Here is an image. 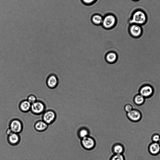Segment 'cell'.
Returning a JSON list of instances; mask_svg holds the SVG:
<instances>
[{
	"label": "cell",
	"mask_w": 160,
	"mask_h": 160,
	"mask_svg": "<svg viewBox=\"0 0 160 160\" xmlns=\"http://www.w3.org/2000/svg\"><path fill=\"white\" fill-rule=\"evenodd\" d=\"M147 16L146 13L140 10L136 11L132 14L130 20L131 24L142 26L147 22Z\"/></svg>",
	"instance_id": "obj_1"
},
{
	"label": "cell",
	"mask_w": 160,
	"mask_h": 160,
	"mask_svg": "<svg viewBox=\"0 0 160 160\" xmlns=\"http://www.w3.org/2000/svg\"><path fill=\"white\" fill-rule=\"evenodd\" d=\"M117 23L116 16L113 14L108 13L103 17L101 26L104 29L110 30L114 28Z\"/></svg>",
	"instance_id": "obj_2"
},
{
	"label": "cell",
	"mask_w": 160,
	"mask_h": 160,
	"mask_svg": "<svg viewBox=\"0 0 160 160\" xmlns=\"http://www.w3.org/2000/svg\"><path fill=\"white\" fill-rule=\"evenodd\" d=\"M46 110V106L42 102L37 101L31 104L30 110L33 114L39 115L43 113Z\"/></svg>",
	"instance_id": "obj_3"
},
{
	"label": "cell",
	"mask_w": 160,
	"mask_h": 160,
	"mask_svg": "<svg viewBox=\"0 0 160 160\" xmlns=\"http://www.w3.org/2000/svg\"><path fill=\"white\" fill-rule=\"evenodd\" d=\"M129 32L131 37L137 39L142 36L143 29L141 26L136 24H131L129 29Z\"/></svg>",
	"instance_id": "obj_4"
},
{
	"label": "cell",
	"mask_w": 160,
	"mask_h": 160,
	"mask_svg": "<svg viewBox=\"0 0 160 160\" xmlns=\"http://www.w3.org/2000/svg\"><path fill=\"white\" fill-rule=\"evenodd\" d=\"M154 93V90L151 85L145 84L143 85L139 90V94L145 99L151 97Z\"/></svg>",
	"instance_id": "obj_5"
},
{
	"label": "cell",
	"mask_w": 160,
	"mask_h": 160,
	"mask_svg": "<svg viewBox=\"0 0 160 160\" xmlns=\"http://www.w3.org/2000/svg\"><path fill=\"white\" fill-rule=\"evenodd\" d=\"M9 128L13 133L19 134L23 129V124L20 120L15 119L11 121Z\"/></svg>",
	"instance_id": "obj_6"
},
{
	"label": "cell",
	"mask_w": 160,
	"mask_h": 160,
	"mask_svg": "<svg viewBox=\"0 0 160 160\" xmlns=\"http://www.w3.org/2000/svg\"><path fill=\"white\" fill-rule=\"evenodd\" d=\"M56 115L53 111L49 110L45 112L42 116V119L47 124H50L56 120Z\"/></svg>",
	"instance_id": "obj_7"
},
{
	"label": "cell",
	"mask_w": 160,
	"mask_h": 160,
	"mask_svg": "<svg viewBox=\"0 0 160 160\" xmlns=\"http://www.w3.org/2000/svg\"><path fill=\"white\" fill-rule=\"evenodd\" d=\"M46 83L47 87L49 88L54 89L57 87L59 84V80L56 74H52L47 78Z\"/></svg>",
	"instance_id": "obj_8"
},
{
	"label": "cell",
	"mask_w": 160,
	"mask_h": 160,
	"mask_svg": "<svg viewBox=\"0 0 160 160\" xmlns=\"http://www.w3.org/2000/svg\"><path fill=\"white\" fill-rule=\"evenodd\" d=\"M128 118L133 122L140 121L142 118V114L139 111L133 109L131 111L127 113Z\"/></svg>",
	"instance_id": "obj_9"
},
{
	"label": "cell",
	"mask_w": 160,
	"mask_h": 160,
	"mask_svg": "<svg viewBox=\"0 0 160 160\" xmlns=\"http://www.w3.org/2000/svg\"><path fill=\"white\" fill-rule=\"evenodd\" d=\"M81 144L84 148L90 150L94 147L95 142L93 138L88 136L82 138Z\"/></svg>",
	"instance_id": "obj_10"
},
{
	"label": "cell",
	"mask_w": 160,
	"mask_h": 160,
	"mask_svg": "<svg viewBox=\"0 0 160 160\" xmlns=\"http://www.w3.org/2000/svg\"><path fill=\"white\" fill-rule=\"evenodd\" d=\"M118 55L114 51H110L106 54L105 59L108 63L113 64L117 61L118 60Z\"/></svg>",
	"instance_id": "obj_11"
},
{
	"label": "cell",
	"mask_w": 160,
	"mask_h": 160,
	"mask_svg": "<svg viewBox=\"0 0 160 160\" xmlns=\"http://www.w3.org/2000/svg\"><path fill=\"white\" fill-rule=\"evenodd\" d=\"M8 141L9 144L12 145H16L20 141V137L19 134L13 133L8 136Z\"/></svg>",
	"instance_id": "obj_12"
},
{
	"label": "cell",
	"mask_w": 160,
	"mask_h": 160,
	"mask_svg": "<svg viewBox=\"0 0 160 160\" xmlns=\"http://www.w3.org/2000/svg\"><path fill=\"white\" fill-rule=\"evenodd\" d=\"M148 151L153 155L158 154L160 152V145L158 143L153 142L148 147Z\"/></svg>",
	"instance_id": "obj_13"
},
{
	"label": "cell",
	"mask_w": 160,
	"mask_h": 160,
	"mask_svg": "<svg viewBox=\"0 0 160 160\" xmlns=\"http://www.w3.org/2000/svg\"><path fill=\"white\" fill-rule=\"evenodd\" d=\"M48 124L43 121H40L36 123L34 125L35 129L39 132H44L48 128Z\"/></svg>",
	"instance_id": "obj_14"
},
{
	"label": "cell",
	"mask_w": 160,
	"mask_h": 160,
	"mask_svg": "<svg viewBox=\"0 0 160 160\" xmlns=\"http://www.w3.org/2000/svg\"><path fill=\"white\" fill-rule=\"evenodd\" d=\"M103 17L98 14L93 15L91 16V20L92 23L94 25L99 26H101Z\"/></svg>",
	"instance_id": "obj_15"
},
{
	"label": "cell",
	"mask_w": 160,
	"mask_h": 160,
	"mask_svg": "<svg viewBox=\"0 0 160 160\" xmlns=\"http://www.w3.org/2000/svg\"><path fill=\"white\" fill-rule=\"evenodd\" d=\"M31 104L27 100L21 101L19 105V109L23 112H28L31 109Z\"/></svg>",
	"instance_id": "obj_16"
},
{
	"label": "cell",
	"mask_w": 160,
	"mask_h": 160,
	"mask_svg": "<svg viewBox=\"0 0 160 160\" xmlns=\"http://www.w3.org/2000/svg\"><path fill=\"white\" fill-rule=\"evenodd\" d=\"M145 98L140 94L136 95L133 98L134 104L137 105H141L145 102Z\"/></svg>",
	"instance_id": "obj_17"
},
{
	"label": "cell",
	"mask_w": 160,
	"mask_h": 160,
	"mask_svg": "<svg viewBox=\"0 0 160 160\" xmlns=\"http://www.w3.org/2000/svg\"><path fill=\"white\" fill-rule=\"evenodd\" d=\"M124 151L123 146L120 144L115 145L113 148V151L114 154H122Z\"/></svg>",
	"instance_id": "obj_18"
},
{
	"label": "cell",
	"mask_w": 160,
	"mask_h": 160,
	"mask_svg": "<svg viewBox=\"0 0 160 160\" xmlns=\"http://www.w3.org/2000/svg\"><path fill=\"white\" fill-rule=\"evenodd\" d=\"M89 132L86 129H82L80 130L79 132V136L82 138L89 136Z\"/></svg>",
	"instance_id": "obj_19"
},
{
	"label": "cell",
	"mask_w": 160,
	"mask_h": 160,
	"mask_svg": "<svg viewBox=\"0 0 160 160\" xmlns=\"http://www.w3.org/2000/svg\"><path fill=\"white\" fill-rule=\"evenodd\" d=\"M110 160H125L122 154H114L111 157Z\"/></svg>",
	"instance_id": "obj_20"
},
{
	"label": "cell",
	"mask_w": 160,
	"mask_h": 160,
	"mask_svg": "<svg viewBox=\"0 0 160 160\" xmlns=\"http://www.w3.org/2000/svg\"><path fill=\"white\" fill-rule=\"evenodd\" d=\"M37 97L35 95L31 94L28 96L27 100L32 104L37 101Z\"/></svg>",
	"instance_id": "obj_21"
},
{
	"label": "cell",
	"mask_w": 160,
	"mask_h": 160,
	"mask_svg": "<svg viewBox=\"0 0 160 160\" xmlns=\"http://www.w3.org/2000/svg\"><path fill=\"white\" fill-rule=\"evenodd\" d=\"M97 0H81L82 2L86 5H91L97 2Z\"/></svg>",
	"instance_id": "obj_22"
},
{
	"label": "cell",
	"mask_w": 160,
	"mask_h": 160,
	"mask_svg": "<svg viewBox=\"0 0 160 160\" xmlns=\"http://www.w3.org/2000/svg\"><path fill=\"white\" fill-rule=\"evenodd\" d=\"M133 109L132 106L130 104H126L124 107V111L127 113H128Z\"/></svg>",
	"instance_id": "obj_23"
},
{
	"label": "cell",
	"mask_w": 160,
	"mask_h": 160,
	"mask_svg": "<svg viewBox=\"0 0 160 160\" xmlns=\"http://www.w3.org/2000/svg\"><path fill=\"white\" fill-rule=\"evenodd\" d=\"M160 139V135L158 134H155L152 137L153 142L158 143Z\"/></svg>",
	"instance_id": "obj_24"
},
{
	"label": "cell",
	"mask_w": 160,
	"mask_h": 160,
	"mask_svg": "<svg viewBox=\"0 0 160 160\" xmlns=\"http://www.w3.org/2000/svg\"><path fill=\"white\" fill-rule=\"evenodd\" d=\"M13 133V132L10 129V128H8L6 131V134L8 136L11 134Z\"/></svg>",
	"instance_id": "obj_25"
},
{
	"label": "cell",
	"mask_w": 160,
	"mask_h": 160,
	"mask_svg": "<svg viewBox=\"0 0 160 160\" xmlns=\"http://www.w3.org/2000/svg\"><path fill=\"white\" fill-rule=\"evenodd\" d=\"M132 1H134V2H137L138 1H139V0H132Z\"/></svg>",
	"instance_id": "obj_26"
},
{
	"label": "cell",
	"mask_w": 160,
	"mask_h": 160,
	"mask_svg": "<svg viewBox=\"0 0 160 160\" xmlns=\"http://www.w3.org/2000/svg\"><path fill=\"white\" fill-rule=\"evenodd\" d=\"M158 143H159V145H160V139L159 141L158 142Z\"/></svg>",
	"instance_id": "obj_27"
}]
</instances>
